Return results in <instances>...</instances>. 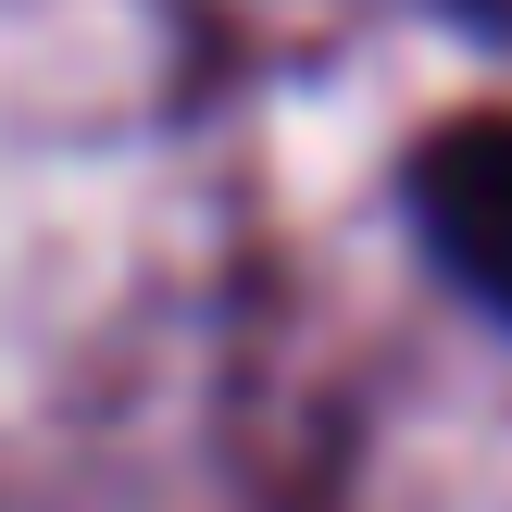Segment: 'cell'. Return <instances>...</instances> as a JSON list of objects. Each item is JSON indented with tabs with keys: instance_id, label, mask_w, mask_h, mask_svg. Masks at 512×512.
Returning <instances> with one entry per match:
<instances>
[{
	"instance_id": "obj_1",
	"label": "cell",
	"mask_w": 512,
	"mask_h": 512,
	"mask_svg": "<svg viewBox=\"0 0 512 512\" xmlns=\"http://www.w3.org/2000/svg\"><path fill=\"white\" fill-rule=\"evenodd\" d=\"M413 213H425V238H438V263L463 275L475 300L512 313V113H463L450 138H425Z\"/></svg>"
}]
</instances>
